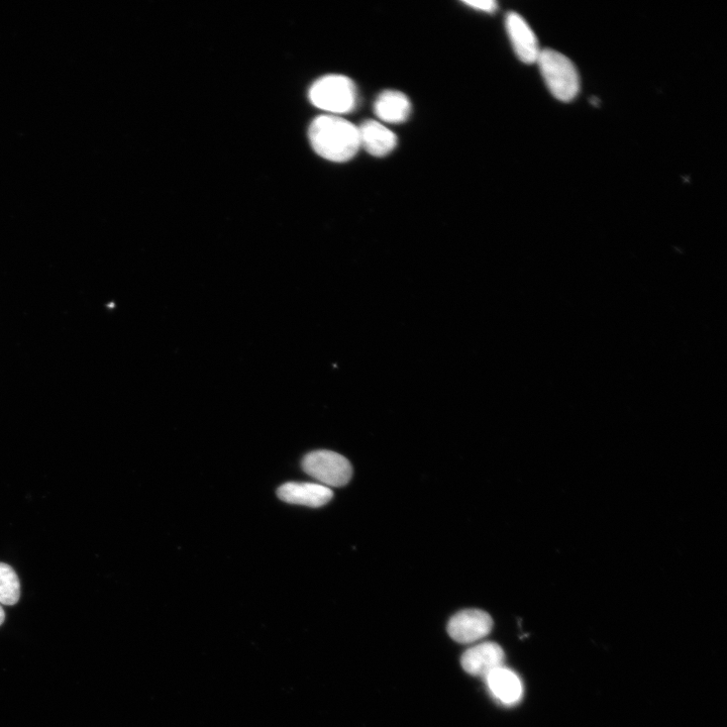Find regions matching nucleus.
<instances>
[{
  "mask_svg": "<svg viewBox=\"0 0 727 727\" xmlns=\"http://www.w3.org/2000/svg\"><path fill=\"white\" fill-rule=\"evenodd\" d=\"M304 472L327 487L347 485L353 475V468L348 459L332 451H316L306 455L302 460Z\"/></svg>",
  "mask_w": 727,
  "mask_h": 727,
  "instance_id": "4",
  "label": "nucleus"
},
{
  "mask_svg": "<svg viewBox=\"0 0 727 727\" xmlns=\"http://www.w3.org/2000/svg\"><path fill=\"white\" fill-rule=\"evenodd\" d=\"M492 628L493 620L487 612L480 609H466L451 618L448 633L460 644H472L487 637Z\"/></svg>",
  "mask_w": 727,
  "mask_h": 727,
  "instance_id": "5",
  "label": "nucleus"
},
{
  "mask_svg": "<svg viewBox=\"0 0 727 727\" xmlns=\"http://www.w3.org/2000/svg\"><path fill=\"white\" fill-rule=\"evenodd\" d=\"M464 5L471 7L474 10L487 13V14H493L497 11L498 5L496 2H493V0H470V2H463Z\"/></svg>",
  "mask_w": 727,
  "mask_h": 727,
  "instance_id": "13",
  "label": "nucleus"
},
{
  "mask_svg": "<svg viewBox=\"0 0 727 727\" xmlns=\"http://www.w3.org/2000/svg\"><path fill=\"white\" fill-rule=\"evenodd\" d=\"M485 679L491 694L505 705L516 704L523 697L524 688L521 679L503 666L494 670Z\"/></svg>",
  "mask_w": 727,
  "mask_h": 727,
  "instance_id": "10",
  "label": "nucleus"
},
{
  "mask_svg": "<svg viewBox=\"0 0 727 727\" xmlns=\"http://www.w3.org/2000/svg\"><path fill=\"white\" fill-rule=\"evenodd\" d=\"M277 495L286 503L318 508L328 504L334 492L322 484L290 482L282 485Z\"/></svg>",
  "mask_w": 727,
  "mask_h": 727,
  "instance_id": "7",
  "label": "nucleus"
},
{
  "mask_svg": "<svg viewBox=\"0 0 727 727\" xmlns=\"http://www.w3.org/2000/svg\"><path fill=\"white\" fill-rule=\"evenodd\" d=\"M308 137L317 154L332 162H347L361 148L358 127L337 116L317 118L309 127Z\"/></svg>",
  "mask_w": 727,
  "mask_h": 727,
  "instance_id": "1",
  "label": "nucleus"
},
{
  "mask_svg": "<svg viewBox=\"0 0 727 727\" xmlns=\"http://www.w3.org/2000/svg\"><path fill=\"white\" fill-rule=\"evenodd\" d=\"M545 83L555 98L570 102L580 91V76L574 63L553 49L541 51L537 61Z\"/></svg>",
  "mask_w": 727,
  "mask_h": 727,
  "instance_id": "2",
  "label": "nucleus"
},
{
  "mask_svg": "<svg viewBox=\"0 0 727 727\" xmlns=\"http://www.w3.org/2000/svg\"><path fill=\"white\" fill-rule=\"evenodd\" d=\"M374 112L385 123L401 124L406 122L411 115V102L400 91L386 90L375 100Z\"/></svg>",
  "mask_w": 727,
  "mask_h": 727,
  "instance_id": "11",
  "label": "nucleus"
},
{
  "mask_svg": "<svg viewBox=\"0 0 727 727\" xmlns=\"http://www.w3.org/2000/svg\"><path fill=\"white\" fill-rule=\"evenodd\" d=\"M503 662L504 652L494 643H484L469 649L461 660L462 667L468 674L484 679L502 667Z\"/></svg>",
  "mask_w": 727,
  "mask_h": 727,
  "instance_id": "8",
  "label": "nucleus"
},
{
  "mask_svg": "<svg viewBox=\"0 0 727 727\" xmlns=\"http://www.w3.org/2000/svg\"><path fill=\"white\" fill-rule=\"evenodd\" d=\"M5 619H6V613H5V610L2 606V604H0V626L3 625Z\"/></svg>",
  "mask_w": 727,
  "mask_h": 727,
  "instance_id": "14",
  "label": "nucleus"
},
{
  "mask_svg": "<svg viewBox=\"0 0 727 727\" xmlns=\"http://www.w3.org/2000/svg\"><path fill=\"white\" fill-rule=\"evenodd\" d=\"M358 129L361 148L372 156H387L397 146L396 135L379 122L368 120L363 122Z\"/></svg>",
  "mask_w": 727,
  "mask_h": 727,
  "instance_id": "9",
  "label": "nucleus"
},
{
  "mask_svg": "<svg viewBox=\"0 0 727 727\" xmlns=\"http://www.w3.org/2000/svg\"><path fill=\"white\" fill-rule=\"evenodd\" d=\"M21 597V584L15 570L0 563V604L15 605Z\"/></svg>",
  "mask_w": 727,
  "mask_h": 727,
  "instance_id": "12",
  "label": "nucleus"
},
{
  "mask_svg": "<svg viewBox=\"0 0 727 727\" xmlns=\"http://www.w3.org/2000/svg\"><path fill=\"white\" fill-rule=\"evenodd\" d=\"M505 27L517 58L526 64L537 63L542 49L528 22L521 15L509 13Z\"/></svg>",
  "mask_w": 727,
  "mask_h": 727,
  "instance_id": "6",
  "label": "nucleus"
},
{
  "mask_svg": "<svg viewBox=\"0 0 727 727\" xmlns=\"http://www.w3.org/2000/svg\"><path fill=\"white\" fill-rule=\"evenodd\" d=\"M313 105L331 114H348L358 106V90L349 77L328 75L317 80L309 90Z\"/></svg>",
  "mask_w": 727,
  "mask_h": 727,
  "instance_id": "3",
  "label": "nucleus"
}]
</instances>
